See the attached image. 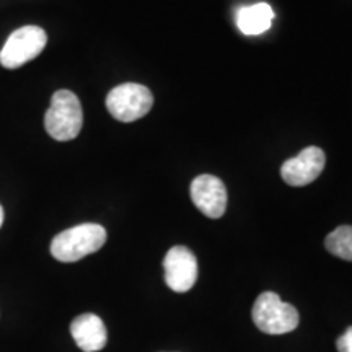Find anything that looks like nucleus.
Returning a JSON list of instances; mask_svg holds the SVG:
<instances>
[{
  "mask_svg": "<svg viewBox=\"0 0 352 352\" xmlns=\"http://www.w3.org/2000/svg\"><path fill=\"white\" fill-rule=\"evenodd\" d=\"M153 95L139 83H122L114 87L107 96V108L114 120L132 122L144 118L152 109Z\"/></svg>",
  "mask_w": 352,
  "mask_h": 352,
  "instance_id": "obj_4",
  "label": "nucleus"
},
{
  "mask_svg": "<svg viewBox=\"0 0 352 352\" xmlns=\"http://www.w3.org/2000/svg\"><path fill=\"white\" fill-rule=\"evenodd\" d=\"M107 230L98 223H80L60 232L51 241V254L60 263H76L107 243Z\"/></svg>",
  "mask_w": 352,
  "mask_h": 352,
  "instance_id": "obj_1",
  "label": "nucleus"
},
{
  "mask_svg": "<svg viewBox=\"0 0 352 352\" xmlns=\"http://www.w3.org/2000/svg\"><path fill=\"white\" fill-rule=\"evenodd\" d=\"M47 43V34L34 25L15 30L0 51V64L6 69H19L41 54Z\"/></svg>",
  "mask_w": 352,
  "mask_h": 352,
  "instance_id": "obj_5",
  "label": "nucleus"
},
{
  "mask_svg": "<svg viewBox=\"0 0 352 352\" xmlns=\"http://www.w3.org/2000/svg\"><path fill=\"white\" fill-rule=\"evenodd\" d=\"M324 246L333 256L352 261V227L341 226L333 230L324 240Z\"/></svg>",
  "mask_w": 352,
  "mask_h": 352,
  "instance_id": "obj_11",
  "label": "nucleus"
},
{
  "mask_svg": "<svg viewBox=\"0 0 352 352\" xmlns=\"http://www.w3.org/2000/svg\"><path fill=\"white\" fill-rule=\"evenodd\" d=\"M252 316L259 331L272 336L287 334L298 327L297 308L280 300L274 292H263L256 298Z\"/></svg>",
  "mask_w": 352,
  "mask_h": 352,
  "instance_id": "obj_3",
  "label": "nucleus"
},
{
  "mask_svg": "<svg viewBox=\"0 0 352 352\" xmlns=\"http://www.w3.org/2000/svg\"><path fill=\"white\" fill-rule=\"evenodd\" d=\"M70 334L83 352H98L108 342L107 327L95 314H83L74 318L70 323Z\"/></svg>",
  "mask_w": 352,
  "mask_h": 352,
  "instance_id": "obj_9",
  "label": "nucleus"
},
{
  "mask_svg": "<svg viewBox=\"0 0 352 352\" xmlns=\"http://www.w3.org/2000/svg\"><path fill=\"white\" fill-rule=\"evenodd\" d=\"M3 226V208L0 206V227Z\"/></svg>",
  "mask_w": 352,
  "mask_h": 352,
  "instance_id": "obj_13",
  "label": "nucleus"
},
{
  "mask_svg": "<svg viewBox=\"0 0 352 352\" xmlns=\"http://www.w3.org/2000/svg\"><path fill=\"white\" fill-rule=\"evenodd\" d=\"M274 20V12L267 3H254V6L240 8L236 13V26L246 36H258L271 28Z\"/></svg>",
  "mask_w": 352,
  "mask_h": 352,
  "instance_id": "obj_10",
  "label": "nucleus"
},
{
  "mask_svg": "<svg viewBox=\"0 0 352 352\" xmlns=\"http://www.w3.org/2000/svg\"><path fill=\"white\" fill-rule=\"evenodd\" d=\"M191 199L206 217L220 219L227 209V188L212 175H201L191 183Z\"/></svg>",
  "mask_w": 352,
  "mask_h": 352,
  "instance_id": "obj_7",
  "label": "nucleus"
},
{
  "mask_svg": "<svg viewBox=\"0 0 352 352\" xmlns=\"http://www.w3.org/2000/svg\"><path fill=\"white\" fill-rule=\"evenodd\" d=\"M165 283L173 292L183 294L192 289L197 279V259L186 246L170 248L164 259Z\"/></svg>",
  "mask_w": 352,
  "mask_h": 352,
  "instance_id": "obj_6",
  "label": "nucleus"
},
{
  "mask_svg": "<svg viewBox=\"0 0 352 352\" xmlns=\"http://www.w3.org/2000/svg\"><path fill=\"white\" fill-rule=\"evenodd\" d=\"M83 126L80 100L70 90H57L51 98V107L44 114V127L52 139L59 142L76 139Z\"/></svg>",
  "mask_w": 352,
  "mask_h": 352,
  "instance_id": "obj_2",
  "label": "nucleus"
},
{
  "mask_svg": "<svg viewBox=\"0 0 352 352\" xmlns=\"http://www.w3.org/2000/svg\"><path fill=\"white\" fill-rule=\"evenodd\" d=\"M324 152L320 147H307L297 157L289 158L280 168V176L290 186H305L314 183L324 168Z\"/></svg>",
  "mask_w": 352,
  "mask_h": 352,
  "instance_id": "obj_8",
  "label": "nucleus"
},
{
  "mask_svg": "<svg viewBox=\"0 0 352 352\" xmlns=\"http://www.w3.org/2000/svg\"><path fill=\"white\" fill-rule=\"evenodd\" d=\"M338 352H352V327L346 329L336 341Z\"/></svg>",
  "mask_w": 352,
  "mask_h": 352,
  "instance_id": "obj_12",
  "label": "nucleus"
}]
</instances>
